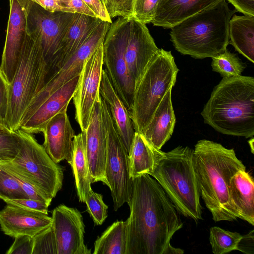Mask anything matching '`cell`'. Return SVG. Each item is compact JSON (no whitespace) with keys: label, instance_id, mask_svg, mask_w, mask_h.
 I'll return each mask as SVG.
<instances>
[{"label":"cell","instance_id":"obj_39","mask_svg":"<svg viewBox=\"0 0 254 254\" xmlns=\"http://www.w3.org/2000/svg\"><path fill=\"white\" fill-rule=\"evenodd\" d=\"M33 238L28 235L19 236L6 252V254H32Z\"/></svg>","mask_w":254,"mask_h":254},{"label":"cell","instance_id":"obj_10","mask_svg":"<svg viewBox=\"0 0 254 254\" xmlns=\"http://www.w3.org/2000/svg\"><path fill=\"white\" fill-rule=\"evenodd\" d=\"M41 63L39 48L29 36L15 74L8 84V106L5 127L10 131L19 129L23 115L34 96Z\"/></svg>","mask_w":254,"mask_h":254},{"label":"cell","instance_id":"obj_29","mask_svg":"<svg viewBox=\"0 0 254 254\" xmlns=\"http://www.w3.org/2000/svg\"><path fill=\"white\" fill-rule=\"evenodd\" d=\"M126 221L117 220L99 237L94 243V254H126Z\"/></svg>","mask_w":254,"mask_h":254},{"label":"cell","instance_id":"obj_2","mask_svg":"<svg viewBox=\"0 0 254 254\" xmlns=\"http://www.w3.org/2000/svg\"><path fill=\"white\" fill-rule=\"evenodd\" d=\"M193 159L200 195L213 220H236L237 213L230 199L229 186L234 175L246 170V167L234 150L201 139L195 145Z\"/></svg>","mask_w":254,"mask_h":254},{"label":"cell","instance_id":"obj_12","mask_svg":"<svg viewBox=\"0 0 254 254\" xmlns=\"http://www.w3.org/2000/svg\"><path fill=\"white\" fill-rule=\"evenodd\" d=\"M111 24L103 20L100 21L86 41L44 87L35 95L23 115L20 126L33 115L49 96L72 78L80 74L86 60L103 43Z\"/></svg>","mask_w":254,"mask_h":254},{"label":"cell","instance_id":"obj_45","mask_svg":"<svg viewBox=\"0 0 254 254\" xmlns=\"http://www.w3.org/2000/svg\"><path fill=\"white\" fill-rule=\"evenodd\" d=\"M237 250L247 254H254V231L242 236L239 242Z\"/></svg>","mask_w":254,"mask_h":254},{"label":"cell","instance_id":"obj_8","mask_svg":"<svg viewBox=\"0 0 254 254\" xmlns=\"http://www.w3.org/2000/svg\"><path fill=\"white\" fill-rule=\"evenodd\" d=\"M21 145L12 165L24 175L49 202L62 189L64 169L55 162L32 134L16 130Z\"/></svg>","mask_w":254,"mask_h":254},{"label":"cell","instance_id":"obj_43","mask_svg":"<svg viewBox=\"0 0 254 254\" xmlns=\"http://www.w3.org/2000/svg\"><path fill=\"white\" fill-rule=\"evenodd\" d=\"M82 0L94 12L98 18L111 23L113 22L105 4L101 0Z\"/></svg>","mask_w":254,"mask_h":254},{"label":"cell","instance_id":"obj_5","mask_svg":"<svg viewBox=\"0 0 254 254\" xmlns=\"http://www.w3.org/2000/svg\"><path fill=\"white\" fill-rule=\"evenodd\" d=\"M150 176L157 181L181 214L196 222L202 219L193 149L179 146L164 152Z\"/></svg>","mask_w":254,"mask_h":254},{"label":"cell","instance_id":"obj_22","mask_svg":"<svg viewBox=\"0 0 254 254\" xmlns=\"http://www.w3.org/2000/svg\"><path fill=\"white\" fill-rule=\"evenodd\" d=\"M99 92L108 107L115 128L128 153L135 131L129 111L117 94L104 69L102 70Z\"/></svg>","mask_w":254,"mask_h":254},{"label":"cell","instance_id":"obj_38","mask_svg":"<svg viewBox=\"0 0 254 254\" xmlns=\"http://www.w3.org/2000/svg\"><path fill=\"white\" fill-rule=\"evenodd\" d=\"M159 1V0H136L133 17L145 24L151 23Z\"/></svg>","mask_w":254,"mask_h":254},{"label":"cell","instance_id":"obj_9","mask_svg":"<svg viewBox=\"0 0 254 254\" xmlns=\"http://www.w3.org/2000/svg\"><path fill=\"white\" fill-rule=\"evenodd\" d=\"M130 19L119 17L112 22L103 44L104 69L117 94L129 112L132 107L135 87L125 58Z\"/></svg>","mask_w":254,"mask_h":254},{"label":"cell","instance_id":"obj_17","mask_svg":"<svg viewBox=\"0 0 254 254\" xmlns=\"http://www.w3.org/2000/svg\"><path fill=\"white\" fill-rule=\"evenodd\" d=\"M146 24L134 17L130 19V30L125 58L135 85L152 59L159 52Z\"/></svg>","mask_w":254,"mask_h":254},{"label":"cell","instance_id":"obj_33","mask_svg":"<svg viewBox=\"0 0 254 254\" xmlns=\"http://www.w3.org/2000/svg\"><path fill=\"white\" fill-rule=\"evenodd\" d=\"M0 198H29L15 177L0 166Z\"/></svg>","mask_w":254,"mask_h":254},{"label":"cell","instance_id":"obj_11","mask_svg":"<svg viewBox=\"0 0 254 254\" xmlns=\"http://www.w3.org/2000/svg\"><path fill=\"white\" fill-rule=\"evenodd\" d=\"M100 104L107 145L105 176L111 192L114 210L116 211L128 201L132 179L129 172L128 152L115 128L108 107L101 97Z\"/></svg>","mask_w":254,"mask_h":254},{"label":"cell","instance_id":"obj_16","mask_svg":"<svg viewBox=\"0 0 254 254\" xmlns=\"http://www.w3.org/2000/svg\"><path fill=\"white\" fill-rule=\"evenodd\" d=\"M82 132L93 183L101 182L108 186L105 176L107 138L100 99L95 104L87 128Z\"/></svg>","mask_w":254,"mask_h":254},{"label":"cell","instance_id":"obj_1","mask_svg":"<svg viewBox=\"0 0 254 254\" xmlns=\"http://www.w3.org/2000/svg\"><path fill=\"white\" fill-rule=\"evenodd\" d=\"M132 179L126 254H183L170 244L183 223L163 189L147 174Z\"/></svg>","mask_w":254,"mask_h":254},{"label":"cell","instance_id":"obj_18","mask_svg":"<svg viewBox=\"0 0 254 254\" xmlns=\"http://www.w3.org/2000/svg\"><path fill=\"white\" fill-rule=\"evenodd\" d=\"M48 214L7 204L0 211V227L3 233L11 237H33L52 224Z\"/></svg>","mask_w":254,"mask_h":254},{"label":"cell","instance_id":"obj_7","mask_svg":"<svg viewBox=\"0 0 254 254\" xmlns=\"http://www.w3.org/2000/svg\"><path fill=\"white\" fill-rule=\"evenodd\" d=\"M19 1L25 14L27 32L41 53V63L35 96L51 78L63 36L74 13L50 12L30 0Z\"/></svg>","mask_w":254,"mask_h":254},{"label":"cell","instance_id":"obj_28","mask_svg":"<svg viewBox=\"0 0 254 254\" xmlns=\"http://www.w3.org/2000/svg\"><path fill=\"white\" fill-rule=\"evenodd\" d=\"M229 43L240 54L254 63V16L233 15L229 21Z\"/></svg>","mask_w":254,"mask_h":254},{"label":"cell","instance_id":"obj_41","mask_svg":"<svg viewBox=\"0 0 254 254\" xmlns=\"http://www.w3.org/2000/svg\"><path fill=\"white\" fill-rule=\"evenodd\" d=\"M8 106V84L0 69V125L4 127Z\"/></svg>","mask_w":254,"mask_h":254},{"label":"cell","instance_id":"obj_40","mask_svg":"<svg viewBox=\"0 0 254 254\" xmlns=\"http://www.w3.org/2000/svg\"><path fill=\"white\" fill-rule=\"evenodd\" d=\"M3 201L7 204L13 205L23 208L48 214V208L49 205L41 200L30 198H19L4 200Z\"/></svg>","mask_w":254,"mask_h":254},{"label":"cell","instance_id":"obj_44","mask_svg":"<svg viewBox=\"0 0 254 254\" xmlns=\"http://www.w3.org/2000/svg\"><path fill=\"white\" fill-rule=\"evenodd\" d=\"M43 7L44 9L50 11H63L74 13L71 9L62 4L60 0H30Z\"/></svg>","mask_w":254,"mask_h":254},{"label":"cell","instance_id":"obj_15","mask_svg":"<svg viewBox=\"0 0 254 254\" xmlns=\"http://www.w3.org/2000/svg\"><path fill=\"white\" fill-rule=\"evenodd\" d=\"M9 14L0 69L9 84L16 72L29 37L26 19L19 0H9Z\"/></svg>","mask_w":254,"mask_h":254},{"label":"cell","instance_id":"obj_25","mask_svg":"<svg viewBox=\"0 0 254 254\" xmlns=\"http://www.w3.org/2000/svg\"><path fill=\"white\" fill-rule=\"evenodd\" d=\"M230 197L238 218L254 225V182L246 170H240L232 178Z\"/></svg>","mask_w":254,"mask_h":254},{"label":"cell","instance_id":"obj_26","mask_svg":"<svg viewBox=\"0 0 254 254\" xmlns=\"http://www.w3.org/2000/svg\"><path fill=\"white\" fill-rule=\"evenodd\" d=\"M163 152L151 145L141 133L135 131L128 153L130 177L132 179L145 174L150 175Z\"/></svg>","mask_w":254,"mask_h":254},{"label":"cell","instance_id":"obj_6","mask_svg":"<svg viewBox=\"0 0 254 254\" xmlns=\"http://www.w3.org/2000/svg\"><path fill=\"white\" fill-rule=\"evenodd\" d=\"M179 70L171 52L160 49L135 87L129 113L135 131L141 133L149 124L165 94L175 85Z\"/></svg>","mask_w":254,"mask_h":254},{"label":"cell","instance_id":"obj_21","mask_svg":"<svg viewBox=\"0 0 254 254\" xmlns=\"http://www.w3.org/2000/svg\"><path fill=\"white\" fill-rule=\"evenodd\" d=\"M101 20L96 17L73 13L63 36L50 80L86 41Z\"/></svg>","mask_w":254,"mask_h":254},{"label":"cell","instance_id":"obj_19","mask_svg":"<svg viewBox=\"0 0 254 254\" xmlns=\"http://www.w3.org/2000/svg\"><path fill=\"white\" fill-rule=\"evenodd\" d=\"M80 75L72 78L49 96L19 128L31 134L42 132L51 119L66 111L78 86Z\"/></svg>","mask_w":254,"mask_h":254},{"label":"cell","instance_id":"obj_32","mask_svg":"<svg viewBox=\"0 0 254 254\" xmlns=\"http://www.w3.org/2000/svg\"><path fill=\"white\" fill-rule=\"evenodd\" d=\"M21 145L17 131L6 128L0 129V163L11 161L16 157Z\"/></svg>","mask_w":254,"mask_h":254},{"label":"cell","instance_id":"obj_13","mask_svg":"<svg viewBox=\"0 0 254 254\" xmlns=\"http://www.w3.org/2000/svg\"><path fill=\"white\" fill-rule=\"evenodd\" d=\"M103 44L86 60L72 97L75 118L82 131L87 128L95 104L101 97L99 89L103 66Z\"/></svg>","mask_w":254,"mask_h":254},{"label":"cell","instance_id":"obj_23","mask_svg":"<svg viewBox=\"0 0 254 254\" xmlns=\"http://www.w3.org/2000/svg\"><path fill=\"white\" fill-rule=\"evenodd\" d=\"M220 0H159L154 26L171 28L184 19L209 7Z\"/></svg>","mask_w":254,"mask_h":254},{"label":"cell","instance_id":"obj_37","mask_svg":"<svg viewBox=\"0 0 254 254\" xmlns=\"http://www.w3.org/2000/svg\"><path fill=\"white\" fill-rule=\"evenodd\" d=\"M136 0H105L104 4L112 19L117 16L126 18L133 17Z\"/></svg>","mask_w":254,"mask_h":254},{"label":"cell","instance_id":"obj_36","mask_svg":"<svg viewBox=\"0 0 254 254\" xmlns=\"http://www.w3.org/2000/svg\"><path fill=\"white\" fill-rule=\"evenodd\" d=\"M0 166L15 177L29 198L41 200L50 205L51 203L37 190L24 175L12 165L10 162L0 163Z\"/></svg>","mask_w":254,"mask_h":254},{"label":"cell","instance_id":"obj_42","mask_svg":"<svg viewBox=\"0 0 254 254\" xmlns=\"http://www.w3.org/2000/svg\"><path fill=\"white\" fill-rule=\"evenodd\" d=\"M63 5L71 9L74 13H78L97 18L94 12L82 0H60Z\"/></svg>","mask_w":254,"mask_h":254},{"label":"cell","instance_id":"obj_35","mask_svg":"<svg viewBox=\"0 0 254 254\" xmlns=\"http://www.w3.org/2000/svg\"><path fill=\"white\" fill-rule=\"evenodd\" d=\"M33 238L32 254H57L56 242L52 224L37 233Z\"/></svg>","mask_w":254,"mask_h":254},{"label":"cell","instance_id":"obj_20","mask_svg":"<svg viewBox=\"0 0 254 254\" xmlns=\"http://www.w3.org/2000/svg\"><path fill=\"white\" fill-rule=\"evenodd\" d=\"M42 132L44 136L43 146L52 160L57 163L64 160L68 162L71 159L75 132L66 111L59 113L51 119Z\"/></svg>","mask_w":254,"mask_h":254},{"label":"cell","instance_id":"obj_14","mask_svg":"<svg viewBox=\"0 0 254 254\" xmlns=\"http://www.w3.org/2000/svg\"><path fill=\"white\" fill-rule=\"evenodd\" d=\"M57 254H90L84 243L85 226L81 213L76 208L64 204L52 212Z\"/></svg>","mask_w":254,"mask_h":254},{"label":"cell","instance_id":"obj_31","mask_svg":"<svg viewBox=\"0 0 254 254\" xmlns=\"http://www.w3.org/2000/svg\"><path fill=\"white\" fill-rule=\"evenodd\" d=\"M212 59V70L219 73L223 77L241 75L247 66L236 54L227 49Z\"/></svg>","mask_w":254,"mask_h":254},{"label":"cell","instance_id":"obj_24","mask_svg":"<svg viewBox=\"0 0 254 254\" xmlns=\"http://www.w3.org/2000/svg\"><path fill=\"white\" fill-rule=\"evenodd\" d=\"M172 89L165 94L150 122L141 132L151 145L159 150L171 137L176 123Z\"/></svg>","mask_w":254,"mask_h":254},{"label":"cell","instance_id":"obj_30","mask_svg":"<svg viewBox=\"0 0 254 254\" xmlns=\"http://www.w3.org/2000/svg\"><path fill=\"white\" fill-rule=\"evenodd\" d=\"M209 232V241L214 254H224L237 250L242 237L238 232L225 230L217 226L211 227Z\"/></svg>","mask_w":254,"mask_h":254},{"label":"cell","instance_id":"obj_48","mask_svg":"<svg viewBox=\"0 0 254 254\" xmlns=\"http://www.w3.org/2000/svg\"><path fill=\"white\" fill-rule=\"evenodd\" d=\"M5 127L0 125V129L2 128H4ZM6 128V127H5Z\"/></svg>","mask_w":254,"mask_h":254},{"label":"cell","instance_id":"obj_47","mask_svg":"<svg viewBox=\"0 0 254 254\" xmlns=\"http://www.w3.org/2000/svg\"><path fill=\"white\" fill-rule=\"evenodd\" d=\"M249 143L250 145V146L251 148V151L253 154H254V138L253 137H252V139L249 140Z\"/></svg>","mask_w":254,"mask_h":254},{"label":"cell","instance_id":"obj_27","mask_svg":"<svg viewBox=\"0 0 254 254\" xmlns=\"http://www.w3.org/2000/svg\"><path fill=\"white\" fill-rule=\"evenodd\" d=\"M70 165L75 179L77 196L81 202H85L93 183L85 147L83 134L75 135L72 141Z\"/></svg>","mask_w":254,"mask_h":254},{"label":"cell","instance_id":"obj_46","mask_svg":"<svg viewBox=\"0 0 254 254\" xmlns=\"http://www.w3.org/2000/svg\"><path fill=\"white\" fill-rule=\"evenodd\" d=\"M244 15L254 16V0H227Z\"/></svg>","mask_w":254,"mask_h":254},{"label":"cell","instance_id":"obj_3","mask_svg":"<svg viewBox=\"0 0 254 254\" xmlns=\"http://www.w3.org/2000/svg\"><path fill=\"white\" fill-rule=\"evenodd\" d=\"M204 122L227 135L253 137L254 78L223 77L201 112Z\"/></svg>","mask_w":254,"mask_h":254},{"label":"cell","instance_id":"obj_49","mask_svg":"<svg viewBox=\"0 0 254 254\" xmlns=\"http://www.w3.org/2000/svg\"><path fill=\"white\" fill-rule=\"evenodd\" d=\"M101 0L102 1V2H103L104 3V4L105 0Z\"/></svg>","mask_w":254,"mask_h":254},{"label":"cell","instance_id":"obj_4","mask_svg":"<svg viewBox=\"0 0 254 254\" xmlns=\"http://www.w3.org/2000/svg\"><path fill=\"white\" fill-rule=\"evenodd\" d=\"M237 11L226 0L184 19L171 28V40L177 51L195 59L213 58L229 44V21Z\"/></svg>","mask_w":254,"mask_h":254},{"label":"cell","instance_id":"obj_34","mask_svg":"<svg viewBox=\"0 0 254 254\" xmlns=\"http://www.w3.org/2000/svg\"><path fill=\"white\" fill-rule=\"evenodd\" d=\"M87 211L96 225H102L108 216V206L103 201L101 194L90 189L85 201Z\"/></svg>","mask_w":254,"mask_h":254}]
</instances>
